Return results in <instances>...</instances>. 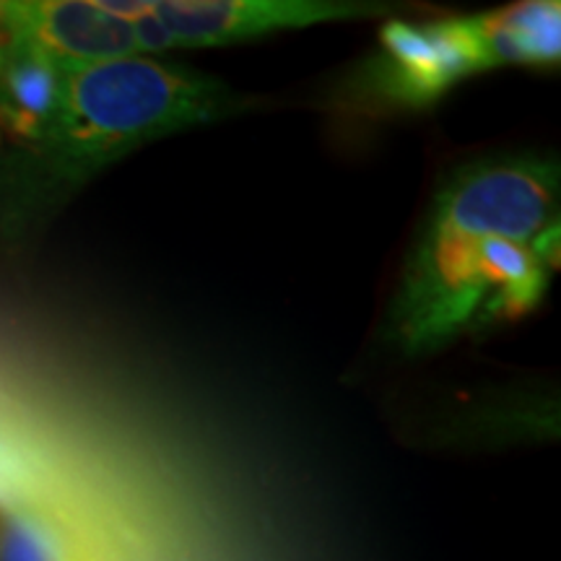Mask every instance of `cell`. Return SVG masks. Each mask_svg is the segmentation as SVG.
Listing matches in <instances>:
<instances>
[{"instance_id":"1","label":"cell","mask_w":561,"mask_h":561,"mask_svg":"<svg viewBox=\"0 0 561 561\" xmlns=\"http://www.w3.org/2000/svg\"><path fill=\"white\" fill-rule=\"evenodd\" d=\"M559 198L557 159H481L447 178L405 261L388 341L416 356L525 318L549 289L530 242L559 224Z\"/></svg>"},{"instance_id":"6","label":"cell","mask_w":561,"mask_h":561,"mask_svg":"<svg viewBox=\"0 0 561 561\" xmlns=\"http://www.w3.org/2000/svg\"><path fill=\"white\" fill-rule=\"evenodd\" d=\"M481 70L500 66H557L561 60V3L525 0L510 9L460 16Z\"/></svg>"},{"instance_id":"12","label":"cell","mask_w":561,"mask_h":561,"mask_svg":"<svg viewBox=\"0 0 561 561\" xmlns=\"http://www.w3.org/2000/svg\"><path fill=\"white\" fill-rule=\"evenodd\" d=\"M0 138H3V130H0Z\"/></svg>"},{"instance_id":"10","label":"cell","mask_w":561,"mask_h":561,"mask_svg":"<svg viewBox=\"0 0 561 561\" xmlns=\"http://www.w3.org/2000/svg\"><path fill=\"white\" fill-rule=\"evenodd\" d=\"M3 60H5V47H3V34H0V68H3Z\"/></svg>"},{"instance_id":"9","label":"cell","mask_w":561,"mask_h":561,"mask_svg":"<svg viewBox=\"0 0 561 561\" xmlns=\"http://www.w3.org/2000/svg\"><path fill=\"white\" fill-rule=\"evenodd\" d=\"M130 30H133V39H136L138 55L140 53L161 55V53L178 50L170 30H167L164 21L157 16V11H153V3L146 5V11L138 13V16L130 21Z\"/></svg>"},{"instance_id":"11","label":"cell","mask_w":561,"mask_h":561,"mask_svg":"<svg viewBox=\"0 0 561 561\" xmlns=\"http://www.w3.org/2000/svg\"><path fill=\"white\" fill-rule=\"evenodd\" d=\"M0 30H3V3H0Z\"/></svg>"},{"instance_id":"3","label":"cell","mask_w":561,"mask_h":561,"mask_svg":"<svg viewBox=\"0 0 561 561\" xmlns=\"http://www.w3.org/2000/svg\"><path fill=\"white\" fill-rule=\"evenodd\" d=\"M473 73H481V66L462 19L424 26L392 19L380 30V55L371 60L367 81L382 102L426 107Z\"/></svg>"},{"instance_id":"5","label":"cell","mask_w":561,"mask_h":561,"mask_svg":"<svg viewBox=\"0 0 561 561\" xmlns=\"http://www.w3.org/2000/svg\"><path fill=\"white\" fill-rule=\"evenodd\" d=\"M3 32L53 62L60 73L138 55L130 21L112 16L96 0L3 3Z\"/></svg>"},{"instance_id":"2","label":"cell","mask_w":561,"mask_h":561,"mask_svg":"<svg viewBox=\"0 0 561 561\" xmlns=\"http://www.w3.org/2000/svg\"><path fill=\"white\" fill-rule=\"evenodd\" d=\"M257 104L210 76L140 55L96 62L62 73L42 157L55 182L73 185L140 146Z\"/></svg>"},{"instance_id":"4","label":"cell","mask_w":561,"mask_h":561,"mask_svg":"<svg viewBox=\"0 0 561 561\" xmlns=\"http://www.w3.org/2000/svg\"><path fill=\"white\" fill-rule=\"evenodd\" d=\"M153 11L170 30L178 50H191L328 21L385 16L390 5L362 0H159Z\"/></svg>"},{"instance_id":"8","label":"cell","mask_w":561,"mask_h":561,"mask_svg":"<svg viewBox=\"0 0 561 561\" xmlns=\"http://www.w3.org/2000/svg\"><path fill=\"white\" fill-rule=\"evenodd\" d=\"M0 561H66L53 533L26 512L0 517Z\"/></svg>"},{"instance_id":"7","label":"cell","mask_w":561,"mask_h":561,"mask_svg":"<svg viewBox=\"0 0 561 561\" xmlns=\"http://www.w3.org/2000/svg\"><path fill=\"white\" fill-rule=\"evenodd\" d=\"M0 79H3L0 130L9 128L13 136L39 144L58 110L62 73L42 55L11 45L5 50Z\"/></svg>"}]
</instances>
